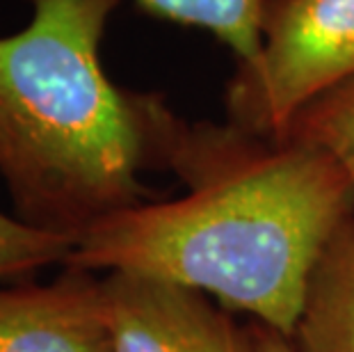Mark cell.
<instances>
[{
  "mask_svg": "<svg viewBox=\"0 0 354 352\" xmlns=\"http://www.w3.org/2000/svg\"><path fill=\"white\" fill-rule=\"evenodd\" d=\"M0 352H110L99 275L0 286Z\"/></svg>",
  "mask_w": 354,
  "mask_h": 352,
  "instance_id": "5b68a950",
  "label": "cell"
},
{
  "mask_svg": "<svg viewBox=\"0 0 354 352\" xmlns=\"http://www.w3.org/2000/svg\"><path fill=\"white\" fill-rule=\"evenodd\" d=\"M165 169L185 194L103 217L64 268L178 284L288 339L320 254L354 217L341 167L302 142L178 117Z\"/></svg>",
  "mask_w": 354,
  "mask_h": 352,
  "instance_id": "6da1fadb",
  "label": "cell"
},
{
  "mask_svg": "<svg viewBox=\"0 0 354 352\" xmlns=\"http://www.w3.org/2000/svg\"><path fill=\"white\" fill-rule=\"evenodd\" d=\"M352 78L354 0H274L259 55L227 85L229 124L281 140L306 106Z\"/></svg>",
  "mask_w": 354,
  "mask_h": 352,
  "instance_id": "3957f363",
  "label": "cell"
},
{
  "mask_svg": "<svg viewBox=\"0 0 354 352\" xmlns=\"http://www.w3.org/2000/svg\"><path fill=\"white\" fill-rule=\"evenodd\" d=\"M281 140H295L327 154L354 194V78L306 106Z\"/></svg>",
  "mask_w": 354,
  "mask_h": 352,
  "instance_id": "ba28073f",
  "label": "cell"
},
{
  "mask_svg": "<svg viewBox=\"0 0 354 352\" xmlns=\"http://www.w3.org/2000/svg\"><path fill=\"white\" fill-rule=\"evenodd\" d=\"M76 241L21 222L0 211V281L26 279L48 266L66 263Z\"/></svg>",
  "mask_w": 354,
  "mask_h": 352,
  "instance_id": "9c48e42d",
  "label": "cell"
},
{
  "mask_svg": "<svg viewBox=\"0 0 354 352\" xmlns=\"http://www.w3.org/2000/svg\"><path fill=\"white\" fill-rule=\"evenodd\" d=\"M288 343L292 352H354V217L320 254Z\"/></svg>",
  "mask_w": 354,
  "mask_h": 352,
  "instance_id": "8992f818",
  "label": "cell"
},
{
  "mask_svg": "<svg viewBox=\"0 0 354 352\" xmlns=\"http://www.w3.org/2000/svg\"><path fill=\"white\" fill-rule=\"evenodd\" d=\"M149 17L185 28L206 30L227 46L236 64H247L261 50V28L274 0H135Z\"/></svg>",
  "mask_w": 354,
  "mask_h": 352,
  "instance_id": "52a82bcc",
  "label": "cell"
},
{
  "mask_svg": "<svg viewBox=\"0 0 354 352\" xmlns=\"http://www.w3.org/2000/svg\"><path fill=\"white\" fill-rule=\"evenodd\" d=\"M28 3V26L0 35V178L21 222L76 241L153 199L142 172L165 167L178 117L160 94L119 87L103 69L122 0Z\"/></svg>",
  "mask_w": 354,
  "mask_h": 352,
  "instance_id": "7a4b0ae2",
  "label": "cell"
},
{
  "mask_svg": "<svg viewBox=\"0 0 354 352\" xmlns=\"http://www.w3.org/2000/svg\"><path fill=\"white\" fill-rule=\"evenodd\" d=\"M245 343H247V352H292L286 336L277 334L259 323L245 329Z\"/></svg>",
  "mask_w": 354,
  "mask_h": 352,
  "instance_id": "30bf717a",
  "label": "cell"
},
{
  "mask_svg": "<svg viewBox=\"0 0 354 352\" xmlns=\"http://www.w3.org/2000/svg\"><path fill=\"white\" fill-rule=\"evenodd\" d=\"M99 286L110 352H247L245 329L199 290L131 272Z\"/></svg>",
  "mask_w": 354,
  "mask_h": 352,
  "instance_id": "277c9868",
  "label": "cell"
}]
</instances>
